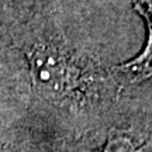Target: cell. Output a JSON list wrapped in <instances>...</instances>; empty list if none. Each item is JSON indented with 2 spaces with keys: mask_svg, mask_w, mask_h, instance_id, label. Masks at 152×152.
<instances>
[{
  "mask_svg": "<svg viewBox=\"0 0 152 152\" xmlns=\"http://www.w3.org/2000/svg\"><path fill=\"white\" fill-rule=\"evenodd\" d=\"M37 102L54 118L64 144L77 141L107 120L127 86L115 65L71 37L51 4L14 28Z\"/></svg>",
  "mask_w": 152,
  "mask_h": 152,
  "instance_id": "6da1fadb",
  "label": "cell"
},
{
  "mask_svg": "<svg viewBox=\"0 0 152 152\" xmlns=\"http://www.w3.org/2000/svg\"><path fill=\"white\" fill-rule=\"evenodd\" d=\"M51 3L52 0H0V20L16 28Z\"/></svg>",
  "mask_w": 152,
  "mask_h": 152,
  "instance_id": "277c9868",
  "label": "cell"
},
{
  "mask_svg": "<svg viewBox=\"0 0 152 152\" xmlns=\"http://www.w3.org/2000/svg\"><path fill=\"white\" fill-rule=\"evenodd\" d=\"M134 9L144 18L147 26V42L140 54L131 61L115 65L121 80L127 87L137 86L152 79V0H131Z\"/></svg>",
  "mask_w": 152,
  "mask_h": 152,
  "instance_id": "3957f363",
  "label": "cell"
},
{
  "mask_svg": "<svg viewBox=\"0 0 152 152\" xmlns=\"http://www.w3.org/2000/svg\"><path fill=\"white\" fill-rule=\"evenodd\" d=\"M61 152H152V104L127 87L103 124Z\"/></svg>",
  "mask_w": 152,
  "mask_h": 152,
  "instance_id": "7a4b0ae2",
  "label": "cell"
}]
</instances>
